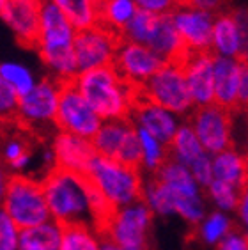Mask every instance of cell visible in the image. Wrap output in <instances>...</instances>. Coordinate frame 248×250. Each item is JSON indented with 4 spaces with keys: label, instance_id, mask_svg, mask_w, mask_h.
<instances>
[{
    "label": "cell",
    "instance_id": "obj_1",
    "mask_svg": "<svg viewBox=\"0 0 248 250\" xmlns=\"http://www.w3.org/2000/svg\"><path fill=\"white\" fill-rule=\"evenodd\" d=\"M77 29L52 0H43L39 13V57L53 71V77L64 82L80 75L75 55Z\"/></svg>",
    "mask_w": 248,
    "mask_h": 250
},
{
    "label": "cell",
    "instance_id": "obj_2",
    "mask_svg": "<svg viewBox=\"0 0 248 250\" xmlns=\"http://www.w3.org/2000/svg\"><path fill=\"white\" fill-rule=\"evenodd\" d=\"M75 85L103 123L129 119L140 89L126 82L114 66L80 73L75 78Z\"/></svg>",
    "mask_w": 248,
    "mask_h": 250
},
{
    "label": "cell",
    "instance_id": "obj_3",
    "mask_svg": "<svg viewBox=\"0 0 248 250\" xmlns=\"http://www.w3.org/2000/svg\"><path fill=\"white\" fill-rule=\"evenodd\" d=\"M50 213L57 226L85 224L92 227L89 197L83 185V174L55 167L41 179Z\"/></svg>",
    "mask_w": 248,
    "mask_h": 250
},
{
    "label": "cell",
    "instance_id": "obj_4",
    "mask_svg": "<svg viewBox=\"0 0 248 250\" xmlns=\"http://www.w3.org/2000/svg\"><path fill=\"white\" fill-rule=\"evenodd\" d=\"M2 206L20 232L50 222V208L43 183L30 176H7Z\"/></svg>",
    "mask_w": 248,
    "mask_h": 250
},
{
    "label": "cell",
    "instance_id": "obj_5",
    "mask_svg": "<svg viewBox=\"0 0 248 250\" xmlns=\"http://www.w3.org/2000/svg\"><path fill=\"white\" fill-rule=\"evenodd\" d=\"M87 176L94 181L106 201L121 209L124 206L144 201V178L142 170L123 165L115 160L96 154Z\"/></svg>",
    "mask_w": 248,
    "mask_h": 250
},
{
    "label": "cell",
    "instance_id": "obj_6",
    "mask_svg": "<svg viewBox=\"0 0 248 250\" xmlns=\"http://www.w3.org/2000/svg\"><path fill=\"white\" fill-rule=\"evenodd\" d=\"M61 87L62 80L59 78H44L20 100L18 121L43 142L48 137H52L53 140L59 133L55 119L61 100Z\"/></svg>",
    "mask_w": 248,
    "mask_h": 250
},
{
    "label": "cell",
    "instance_id": "obj_7",
    "mask_svg": "<svg viewBox=\"0 0 248 250\" xmlns=\"http://www.w3.org/2000/svg\"><path fill=\"white\" fill-rule=\"evenodd\" d=\"M140 96L156 105L188 119L195 110L190 89L186 83L185 69L179 62H167L151 80L140 87Z\"/></svg>",
    "mask_w": 248,
    "mask_h": 250
},
{
    "label": "cell",
    "instance_id": "obj_8",
    "mask_svg": "<svg viewBox=\"0 0 248 250\" xmlns=\"http://www.w3.org/2000/svg\"><path fill=\"white\" fill-rule=\"evenodd\" d=\"M153 217L154 213L145 201L121 208L112 217L100 241H110L124 250H149Z\"/></svg>",
    "mask_w": 248,
    "mask_h": 250
},
{
    "label": "cell",
    "instance_id": "obj_9",
    "mask_svg": "<svg viewBox=\"0 0 248 250\" xmlns=\"http://www.w3.org/2000/svg\"><path fill=\"white\" fill-rule=\"evenodd\" d=\"M96 153L142 170V146L137 126L129 119L105 121L92 139Z\"/></svg>",
    "mask_w": 248,
    "mask_h": 250
},
{
    "label": "cell",
    "instance_id": "obj_10",
    "mask_svg": "<svg viewBox=\"0 0 248 250\" xmlns=\"http://www.w3.org/2000/svg\"><path fill=\"white\" fill-rule=\"evenodd\" d=\"M55 123L59 131H66L82 139L92 140L100 131L103 119L96 114L85 98L82 96V92L75 85V80H69V82L62 80Z\"/></svg>",
    "mask_w": 248,
    "mask_h": 250
},
{
    "label": "cell",
    "instance_id": "obj_11",
    "mask_svg": "<svg viewBox=\"0 0 248 250\" xmlns=\"http://www.w3.org/2000/svg\"><path fill=\"white\" fill-rule=\"evenodd\" d=\"M232 114L234 112L213 103V105L195 108L191 112V116L186 119L201 140L204 151L211 156L234 147Z\"/></svg>",
    "mask_w": 248,
    "mask_h": 250
},
{
    "label": "cell",
    "instance_id": "obj_12",
    "mask_svg": "<svg viewBox=\"0 0 248 250\" xmlns=\"http://www.w3.org/2000/svg\"><path fill=\"white\" fill-rule=\"evenodd\" d=\"M121 36L101 27L100 23L91 29L77 30L75 36V55L78 71L85 73L98 67L114 66V59L121 44Z\"/></svg>",
    "mask_w": 248,
    "mask_h": 250
},
{
    "label": "cell",
    "instance_id": "obj_13",
    "mask_svg": "<svg viewBox=\"0 0 248 250\" xmlns=\"http://www.w3.org/2000/svg\"><path fill=\"white\" fill-rule=\"evenodd\" d=\"M39 147H43V140L27 130L20 121H0V167L7 174L27 167Z\"/></svg>",
    "mask_w": 248,
    "mask_h": 250
},
{
    "label": "cell",
    "instance_id": "obj_14",
    "mask_svg": "<svg viewBox=\"0 0 248 250\" xmlns=\"http://www.w3.org/2000/svg\"><path fill=\"white\" fill-rule=\"evenodd\" d=\"M167 62L149 46L129 41H121L114 59V67L117 73L135 87H142Z\"/></svg>",
    "mask_w": 248,
    "mask_h": 250
},
{
    "label": "cell",
    "instance_id": "obj_15",
    "mask_svg": "<svg viewBox=\"0 0 248 250\" xmlns=\"http://www.w3.org/2000/svg\"><path fill=\"white\" fill-rule=\"evenodd\" d=\"M213 13L197 9L193 5H177L172 13V21L176 25L177 34L181 36L186 50L193 52H211V39H213V27H215Z\"/></svg>",
    "mask_w": 248,
    "mask_h": 250
},
{
    "label": "cell",
    "instance_id": "obj_16",
    "mask_svg": "<svg viewBox=\"0 0 248 250\" xmlns=\"http://www.w3.org/2000/svg\"><path fill=\"white\" fill-rule=\"evenodd\" d=\"M183 69L195 108L215 103V55L211 52L188 53Z\"/></svg>",
    "mask_w": 248,
    "mask_h": 250
},
{
    "label": "cell",
    "instance_id": "obj_17",
    "mask_svg": "<svg viewBox=\"0 0 248 250\" xmlns=\"http://www.w3.org/2000/svg\"><path fill=\"white\" fill-rule=\"evenodd\" d=\"M129 121L137 128L145 130L147 133H151L153 137H156L158 140H162L163 144L167 146L170 144L172 139L176 137L177 130L185 123V119L176 116L174 112L167 110V108H163V106L140 96V89Z\"/></svg>",
    "mask_w": 248,
    "mask_h": 250
},
{
    "label": "cell",
    "instance_id": "obj_18",
    "mask_svg": "<svg viewBox=\"0 0 248 250\" xmlns=\"http://www.w3.org/2000/svg\"><path fill=\"white\" fill-rule=\"evenodd\" d=\"M43 0H5L0 16L16 34L20 44L38 50L39 13Z\"/></svg>",
    "mask_w": 248,
    "mask_h": 250
},
{
    "label": "cell",
    "instance_id": "obj_19",
    "mask_svg": "<svg viewBox=\"0 0 248 250\" xmlns=\"http://www.w3.org/2000/svg\"><path fill=\"white\" fill-rule=\"evenodd\" d=\"M52 149L55 154V165L66 170L78 174H87L92 160L96 158V149L92 140L82 139L77 135L59 131L52 142Z\"/></svg>",
    "mask_w": 248,
    "mask_h": 250
},
{
    "label": "cell",
    "instance_id": "obj_20",
    "mask_svg": "<svg viewBox=\"0 0 248 250\" xmlns=\"http://www.w3.org/2000/svg\"><path fill=\"white\" fill-rule=\"evenodd\" d=\"M239 59L215 57V103L230 112H239Z\"/></svg>",
    "mask_w": 248,
    "mask_h": 250
},
{
    "label": "cell",
    "instance_id": "obj_21",
    "mask_svg": "<svg viewBox=\"0 0 248 250\" xmlns=\"http://www.w3.org/2000/svg\"><path fill=\"white\" fill-rule=\"evenodd\" d=\"M147 46L156 52L165 62H179L188 55L181 36L177 34L176 25L172 21V15H160L154 25V30L147 41Z\"/></svg>",
    "mask_w": 248,
    "mask_h": 250
},
{
    "label": "cell",
    "instance_id": "obj_22",
    "mask_svg": "<svg viewBox=\"0 0 248 250\" xmlns=\"http://www.w3.org/2000/svg\"><path fill=\"white\" fill-rule=\"evenodd\" d=\"M213 176L215 181L243 192L248 183V154L236 147L225 149L213 156Z\"/></svg>",
    "mask_w": 248,
    "mask_h": 250
},
{
    "label": "cell",
    "instance_id": "obj_23",
    "mask_svg": "<svg viewBox=\"0 0 248 250\" xmlns=\"http://www.w3.org/2000/svg\"><path fill=\"white\" fill-rule=\"evenodd\" d=\"M151 178L168 187L181 199H197L206 195V193H202L201 185L195 181L190 168L172 158H168Z\"/></svg>",
    "mask_w": 248,
    "mask_h": 250
},
{
    "label": "cell",
    "instance_id": "obj_24",
    "mask_svg": "<svg viewBox=\"0 0 248 250\" xmlns=\"http://www.w3.org/2000/svg\"><path fill=\"white\" fill-rule=\"evenodd\" d=\"M211 53L215 57L239 59L241 61V36L230 9L215 16Z\"/></svg>",
    "mask_w": 248,
    "mask_h": 250
},
{
    "label": "cell",
    "instance_id": "obj_25",
    "mask_svg": "<svg viewBox=\"0 0 248 250\" xmlns=\"http://www.w3.org/2000/svg\"><path fill=\"white\" fill-rule=\"evenodd\" d=\"M139 13L133 0H100L98 2V23L117 36L124 32L128 23Z\"/></svg>",
    "mask_w": 248,
    "mask_h": 250
},
{
    "label": "cell",
    "instance_id": "obj_26",
    "mask_svg": "<svg viewBox=\"0 0 248 250\" xmlns=\"http://www.w3.org/2000/svg\"><path fill=\"white\" fill-rule=\"evenodd\" d=\"M168 154H170L172 160H176L179 164L186 165L188 168L206 154L201 140H199L197 133L193 131L191 125L186 119L181 125V128L177 130L176 137H174L172 142L168 144Z\"/></svg>",
    "mask_w": 248,
    "mask_h": 250
},
{
    "label": "cell",
    "instance_id": "obj_27",
    "mask_svg": "<svg viewBox=\"0 0 248 250\" xmlns=\"http://www.w3.org/2000/svg\"><path fill=\"white\" fill-rule=\"evenodd\" d=\"M61 227L55 220L21 231L18 236L20 250H61Z\"/></svg>",
    "mask_w": 248,
    "mask_h": 250
},
{
    "label": "cell",
    "instance_id": "obj_28",
    "mask_svg": "<svg viewBox=\"0 0 248 250\" xmlns=\"http://www.w3.org/2000/svg\"><path fill=\"white\" fill-rule=\"evenodd\" d=\"M234 231V222L229 213L224 211H209L204 220L195 227V236L201 243L207 247H218V243L225 236Z\"/></svg>",
    "mask_w": 248,
    "mask_h": 250
},
{
    "label": "cell",
    "instance_id": "obj_29",
    "mask_svg": "<svg viewBox=\"0 0 248 250\" xmlns=\"http://www.w3.org/2000/svg\"><path fill=\"white\" fill-rule=\"evenodd\" d=\"M69 18L75 29L83 30L98 25V2L96 0H52Z\"/></svg>",
    "mask_w": 248,
    "mask_h": 250
},
{
    "label": "cell",
    "instance_id": "obj_30",
    "mask_svg": "<svg viewBox=\"0 0 248 250\" xmlns=\"http://www.w3.org/2000/svg\"><path fill=\"white\" fill-rule=\"evenodd\" d=\"M62 234L61 250H101V241L85 224H67L59 226Z\"/></svg>",
    "mask_w": 248,
    "mask_h": 250
},
{
    "label": "cell",
    "instance_id": "obj_31",
    "mask_svg": "<svg viewBox=\"0 0 248 250\" xmlns=\"http://www.w3.org/2000/svg\"><path fill=\"white\" fill-rule=\"evenodd\" d=\"M137 131H139L140 146H142V170H145L149 176H153L158 168L170 158L168 146L163 144L162 140H158L156 137H153L142 128H137Z\"/></svg>",
    "mask_w": 248,
    "mask_h": 250
},
{
    "label": "cell",
    "instance_id": "obj_32",
    "mask_svg": "<svg viewBox=\"0 0 248 250\" xmlns=\"http://www.w3.org/2000/svg\"><path fill=\"white\" fill-rule=\"evenodd\" d=\"M158 16L160 15H153V13L139 9V13L135 15V18L129 21L128 27L121 34V39H123V41H129V43H139V44H145V46H147V41L154 30Z\"/></svg>",
    "mask_w": 248,
    "mask_h": 250
},
{
    "label": "cell",
    "instance_id": "obj_33",
    "mask_svg": "<svg viewBox=\"0 0 248 250\" xmlns=\"http://www.w3.org/2000/svg\"><path fill=\"white\" fill-rule=\"evenodd\" d=\"M206 199L215 206V209L224 213H236L239 204V197H241V192L236 190V188L229 187L225 183H220L215 181L204 190Z\"/></svg>",
    "mask_w": 248,
    "mask_h": 250
},
{
    "label": "cell",
    "instance_id": "obj_34",
    "mask_svg": "<svg viewBox=\"0 0 248 250\" xmlns=\"http://www.w3.org/2000/svg\"><path fill=\"white\" fill-rule=\"evenodd\" d=\"M0 77L4 78L5 82L15 87L20 98H23L25 94H29L36 87L32 73L21 64L16 62H0Z\"/></svg>",
    "mask_w": 248,
    "mask_h": 250
},
{
    "label": "cell",
    "instance_id": "obj_35",
    "mask_svg": "<svg viewBox=\"0 0 248 250\" xmlns=\"http://www.w3.org/2000/svg\"><path fill=\"white\" fill-rule=\"evenodd\" d=\"M20 94L11 83L0 77V121L16 123L20 119Z\"/></svg>",
    "mask_w": 248,
    "mask_h": 250
},
{
    "label": "cell",
    "instance_id": "obj_36",
    "mask_svg": "<svg viewBox=\"0 0 248 250\" xmlns=\"http://www.w3.org/2000/svg\"><path fill=\"white\" fill-rule=\"evenodd\" d=\"M190 170L197 183L201 185L202 190H206V188L213 183V179H215V176H213V156L206 153L202 158H199L195 164L191 165Z\"/></svg>",
    "mask_w": 248,
    "mask_h": 250
},
{
    "label": "cell",
    "instance_id": "obj_37",
    "mask_svg": "<svg viewBox=\"0 0 248 250\" xmlns=\"http://www.w3.org/2000/svg\"><path fill=\"white\" fill-rule=\"evenodd\" d=\"M18 229L5 215L0 211V250H16L18 249Z\"/></svg>",
    "mask_w": 248,
    "mask_h": 250
},
{
    "label": "cell",
    "instance_id": "obj_38",
    "mask_svg": "<svg viewBox=\"0 0 248 250\" xmlns=\"http://www.w3.org/2000/svg\"><path fill=\"white\" fill-rule=\"evenodd\" d=\"M236 25L241 36V61H248V7L247 5H238L230 9Z\"/></svg>",
    "mask_w": 248,
    "mask_h": 250
},
{
    "label": "cell",
    "instance_id": "obj_39",
    "mask_svg": "<svg viewBox=\"0 0 248 250\" xmlns=\"http://www.w3.org/2000/svg\"><path fill=\"white\" fill-rule=\"evenodd\" d=\"M137 7L153 15H172L177 5L183 4V0H133Z\"/></svg>",
    "mask_w": 248,
    "mask_h": 250
},
{
    "label": "cell",
    "instance_id": "obj_40",
    "mask_svg": "<svg viewBox=\"0 0 248 250\" xmlns=\"http://www.w3.org/2000/svg\"><path fill=\"white\" fill-rule=\"evenodd\" d=\"M216 250H248V236L241 229H234L220 241Z\"/></svg>",
    "mask_w": 248,
    "mask_h": 250
},
{
    "label": "cell",
    "instance_id": "obj_41",
    "mask_svg": "<svg viewBox=\"0 0 248 250\" xmlns=\"http://www.w3.org/2000/svg\"><path fill=\"white\" fill-rule=\"evenodd\" d=\"M183 2L193 5L197 9L213 13V15H220V13L227 11V4H229V0H183Z\"/></svg>",
    "mask_w": 248,
    "mask_h": 250
},
{
    "label": "cell",
    "instance_id": "obj_42",
    "mask_svg": "<svg viewBox=\"0 0 248 250\" xmlns=\"http://www.w3.org/2000/svg\"><path fill=\"white\" fill-rule=\"evenodd\" d=\"M236 215H238L239 226H241V231L248 236V183L241 192V197H239L238 209H236Z\"/></svg>",
    "mask_w": 248,
    "mask_h": 250
},
{
    "label": "cell",
    "instance_id": "obj_43",
    "mask_svg": "<svg viewBox=\"0 0 248 250\" xmlns=\"http://www.w3.org/2000/svg\"><path fill=\"white\" fill-rule=\"evenodd\" d=\"M248 105V61H241V78H239V110Z\"/></svg>",
    "mask_w": 248,
    "mask_h": 250
},
{
    "label": "cell",
    "instance_id": "obj_44",
    "mask_svg": "<svg viewBox=\"0 0 248 250\" xmlns=\"http://www.w3.org/2000/svg\"><path fill=\"white\" fill-rule=\"evenodd\" d=\"M7 176L9 174L5 172L4 168L0 167V201H4V193H5V181H7Z\"/></svg>",
    "mask_w": 248,
    "mask_h": 250
},
{
    "label": "cell",
    "instance_id": "obj_45",
    "mask_svg": "<svg viewBox=\"0 0 248 250\" xmlns=\"http://www.w3.org/2000/svg\"><path fill=\"white\" fill-rule=\"evenodd\" d=\"M101 250H124V249L117 247L115 243H110V241H101Z\"/></svg>",
    "mask_w": 248,
    "mask_h": 250
},
{
    "label": "cell",
    "instance_id": "obj_46",
    "mask_svg": "<svg viewBox=\"0 0 248 250\" xmlns=\"http://www.w3.org/2000/svg\"><path fill=\"white\" fill-rule=\"evenodd\" d=\"M5 4V0H0V9H2V5Z\"/></svg>",
    "mask_w": 248,
    "mask_h": 250
},
{
    "label": "cell",
    "instance_id": "obj_47",
    "mask_svg": "<svg viewBox=\"0 0 248 250\" xmlns=\"http://www.w3.org/2000/svg\"><path fill=\"white\" fill-rule=\"evenodd\" d=\"M245 114H248V105H247V108H245Z\"/></svg>",
    "mask_w": 248,
    "mask_h": 250
},
{
    "label": "cell",
    "instance_id": "obj_48",
    "mask_svg": "<svg viewBox=\"0 0 248 250\" xmlns=\"http://www.w3.org/2000/svg\"><path fill=\"white\" fill-rule=\"evenodd\" d=\"M96 2H100V0H96Z\"/></svg>",
    "mask_w": 248,
    "mask_h": 250
}]
</instances>
